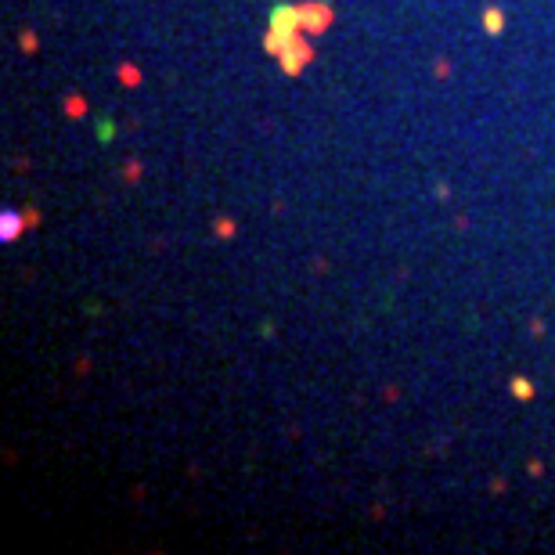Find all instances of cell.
<instances>
[{
	"label": "cell",
	"instance_id": "obj_5",
	"mask_svg": "<svg viewBox=\"0 0 555 555\" xmlns=\"http://www.w3.org/2000/svg\"><path fill=\"white\" fill-rule=\"evenodd\" d=\"M66 112H69V116H83V112H87V101L76 94V98H69V101H66Z\"/></svg>",
	"mask_w": 555,
	"mask_h": 555
},
{
	"label": "cell",
	"instance_id": "obj_2",
	"mask_svg": "<svg viewBox=\"0 0 555 555\" xmlns=\"http://www.w3.org/2000/svg\"><path fill=\"white\" fill-rule=\"evenodd\" d=\"M483 29H487L490 37H498L501 29H505V15H501L498 8H487V11H483Z\"/></svg>",
	"mask_w": 555,
	"mask_h": 555
},
{
	"label": "cell",
	"instance_id": "obj_1",
	"mask_svg": "<svg viewBox=\"0 0 555 555\" xmlns=\"http://www.w3.org/2000/svg\"><path fill=\"white\" fill-rule=\"evenodd\" d=\"M25 220H29L25 213H18V209H4V213H0V242H4V245L15 242V238L29 227Z\"/></svg>",
	"mask_w": 555,
	"mask_h": 555
},
{
	"label": "cell",
	"instance_id": "obj_6",
	"mask_svg": "<svg viewBox=\"0 0 555 555\" xmlns=\"http://www.w3.org/2000/svg\"><path fill=\"white\" fill-rule=\"evenodd\" d=\"M22 51H25V54L37 51V37H33V33H22Z\"/></svg>",
	"mask_w": 555,
	"mask_h": 555
},
{
	"label": "cell",
	"instance_id": "obj_3",
	"mask_svg": "<svg viewBox=\"0 0 555 555\" xmlns=\"http://www.w3.org/2000/svg\"><path fill=\"white\" fill-rule=\"evenodd\" d=\"M509 386H512L516 400H530V397H534V382H530V379H519V375H516Z\"/></svg>",
	"mask_w": 555,
	"mask_h": 555
},
{
	"label": "cell",
	"instance_id": "obj_7",
	"mask_svg": "<svg viewBox=\"0 0 555 555\" xmlns=\"http://www.w3.org/2000/svg\"><path fill=\"white\" fill-rule=\"evenodd\" d=\"M217 235H220V238H231V235H235V224H231V220H220V224H217Z\"/></svg>",
	"mask_w": 555,
	"mask_h": 555
},
{
	"label": "cell",
	"instance_id": "obj_4",
	"mask_svg": "<svg viewBox=\"0 0 555 555\" xmlns=\"http://www.w3.org/2000/svg\"><path fill=\"white\" fill-rule=\"evenodd\" d=\"M119 80L127 83V87H137V83H141V73H137V66H119Z\"/></svg>",
	"mask_w": 555,
	"mask_h": 555
}]
</instances>
